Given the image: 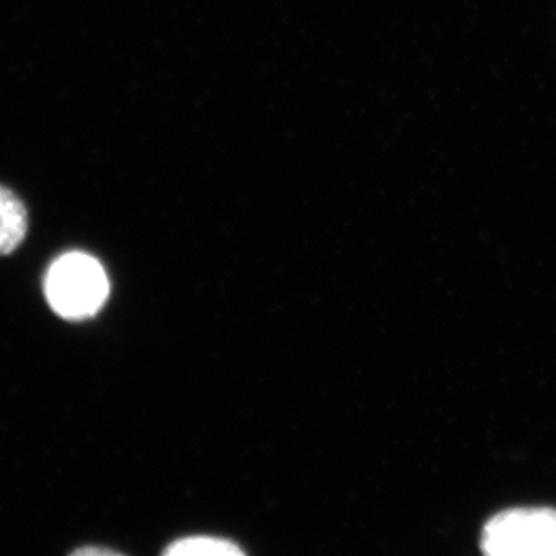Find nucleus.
Listing matches in <instances>:
<instances>
[{
  "label": "nucleus",
  "instance_id": "nucleus-1",
  "mask_svg": "<svg viewBox=\"0 0 556 556\" xmlns=\"http://www.w3.org/2000/svg\"><path fill=\"white\" fill-rule=\"evenodd\" d=\"M43 289L54 313L80 320L93 316L104 305L109 280L97 258L84 252H68L50 266Z\"/></svg>",
  "mask_w": 556,
  "mask_h": 556
},
{
  "label": "nucleus",
  "instance_id": "nucleus-2",
  "mask_svg": "<svg viewBox=\"0 0 556 556\" xmlns=\"http://www.w3.org/2000/svg\"><path fill=\"white\" fill-rule=\"evenodd\" d=\"M492 556H556V510L517 508L490 519L481 540Z\"/></svg>",
  "mask_w": 556,
  "mask_h": 556
},
{
  "label": "nucleus",
  "instance_id": "nucleus-3",
  "mask_svg": "<svg viewBox=\"0 0 556 556\" xmlns=\"http://www.w3.org/2000/svg\"><path fill=\"white\" fill-rule=\"evenodd\" d=\"M28 229L25 204L13 190L0 186V255H9L21 247Z\"/></svg>",
  "mask_w": 556,
  "mask_h": 556
},
{
  "label": "nucleus",
  "instance_id": "nucleus-4",
  "mask_svg": "<svg viewBox=\"0 0 556 556\" xmlns=\"http://www.w3.org/2000/svg\"><path fill=\"white\" fill-rule=\"evenodd\" d=\"M166 555L170 556H200V555H243V551L237 544L230 541L222 540V538L212 536H192L179 540L177 543L170 544L166 551Z\"/></svg>",
  "mask_w": 556,
  "mask_h": 556
},
{
  "label": "nucleus",
  "instance_id": "nucleus-5",
  "mask_svg": "<svg viewBox=\"0 0 556 556\" xmlns=\"http://www.w3.org/2000/svg\"><path fill=\"white\" fill-rule=\"evenodd\" d=\"M75 555H116V552L110 551V548L84 547L79 548V551H76Z\"/></svg>",
  "mask_w": 556,
  "mask_h": 556
}]
</instances>
